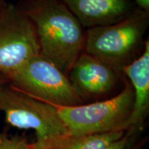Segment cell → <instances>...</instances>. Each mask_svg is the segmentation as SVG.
<instances>
[{
    "mask_svg": "<svg viewBox=\"0 0 149 149\" xmlns=\"http://www.w3.org/2000/svg\"><path fill=\"white\" fill-rule=\"evenodd\" d=\"M17 6L32 22L40 54L68 76L84 51L85 31L60 0H19Z\"/></svg>",
    "mask_w": 149,
    "mask_h": 149,
    "instance_id": "obj_1",
    "label": "cell"
},
{
    "mask_svg": "<svg viewBox=\"0 0 149 149\" xmlns=\"http://www.w3.org/2000/svg\"><path fill=\"white\" fill-rule=\"evenodd\" d=\"M0 149H35L33 143H29L24 136H8L1 133Z\"/></svg>",
    "mask_w": 149,
    "mask_h": 149,
    "instance_id": "obj_12",
    "label": "cell"
},
{
    "mask_svg": "<svg viewBox=\"0 0 149 149\" xmlns=\"http://www.w3.org/2000/svg\"><path fill=\"white\" fill-rule=\"evenodd\" d=\"M8 83V79H7L5 76H3V74H0V88H1L3 85L6 84Z\"/></svg>",
    "mask_w": 149,
    "mask_h": 149,
    "instance_id": "obj_14",
    "label": "cell"
},
{
    "mask_svg": "<svg viewBox=\"0 0 149 149\" xmlns=\"http://www.w3.org/2000/svg\"><path fill=\"white\" fill-rule=\"evenodd\" d=\"M139 8L149 12V0H133Z\"/></svg>",
    "mask_w": 149,
    "mask_h": 149,
    "instance_id": "obj_13",
    "label": "cell"
},
{
    "mask_svg": "<svg viewBox=\"0 0 149 149\" xmlns=\"http://www.w3.org/2000/svg\"><path fill=\"white\" fill-rule=\"evenodd\" d=\"M8 81L13 88L56 107L84 104L72 88L68 76L41 54L29 59Z\"/></svg>",
    "mask_w": 149,
    "mask_h": 149,
    "instance_id": "obj_5",
    "label": "cell"
},
{
    "mask_svg": "<svg viewBox=\"0 0 149 149\" xmlns=\"http://www.w3.org/2000/svg\"><path fill=\"white\" fill-rule=\"evenodd\" d=\"M133 89L134 102L129 128L144 130L149 113V40L145 42L144 51L138 58L122 70Z\"/></svg>",
    "mask_w": 149,
    "mask_h": 149,
    "instance_id": "obj_9",
    "label": "cell"
},
{
    "mask_svg": "<svg viewBox=\"0 0 149 149\" xmlns=\"http://www.w3.org/2000/svg\"><path fill=\"white\" fill-rule=\"evenodd\" d=\"M68 77L74 92L84 103L108 95L125 76L97 57L83 51L70 68Z\"/></svg>",
    "mask_w": 149,
    "mask_h": 149,
    "instance_id": "obj_7",
    "label": "cell"
},
{
    "mask_svg": "<svg viewBox=\"0 0 149 149\" xmlns=\"http://www.w3.org/2000/svg\"><path fill=\"white\" fill-rule=\"evenodd\" d=\"M148 26L149 12L137 8L116 23L87 29L84 51L123 74V69L144 51Z\"/></svg>",
    "mask_w": 149,
    "mask_h": 149,
    "instance_id": "obj_2",
    "label": "cell"
},
{
    "mask_svg": "<svg viewBox=\"0 0 149 149\" xmlns=\"http://www.w3.org/2000/svg\"><path fill=\"white\" fill-rule=\"evenodd\" d=\"M40 54L32 22L16 4L7 3L0 14V74L7 79Z\"/></svg>",
    "mask_w": 149,
    "mask_h": 149,
    "instance_id": "obj_6",
    "label": "cell"
},
{
    "mask_svg": "<svg viewBox=\"0 0 149 149\" xmlns=\"http://www.w3.org/2000/svg\"><path fill=\"white\" fill-rule=\"evenodd\" d=\"M126 130L84 135H68L42 149H107L122 137Z\"/></svg>",
    "mask_w": 149,
    "mask_h": 149,
    "instance_id": "obj_10",
    "label": "cell"
},
{
    "mask_svg": "<svg viewBox=\"0 0 149 149\" xmlns=\"http://www.w3.org/2000/svg\"><path fill=\"white\" fill-rule=\"evenodd\" d=\"M142 132L143 130L128 128L124 135L107 149H144L148 137L142 136Z\"/></svg>",
    "mask_w": 149,
    "mask_h": 149,
    "instance_id": "obj_11",
    "label": "cell"
},
{
    "mask_svg": "<svg viewBox=\"0 0 149 149\" xmlns=\"http://www.w3.org/2000/svg\"><path fill=\"white\" fill-rule=\"evenodd\" d=\"M60 1L87 29L116 23L138 8L133 0Z\"/></svg>",
    "mask_w": 149,
    "mask_h": 149,
    "instance_id": "obj_8",
    "label": "cell"
},
{
    "mask_svg": "<svg viewBox=\"0 0 149 149\" xmlns=\"http://www.w3.org/2000/svg\"><path fill=\"white\" fill-rule=\"evenodd\" d=\"M0 112L12 127L34 130L35 149H42L69 135L55 106L33 97L8 84L0 88Z\"/></svg>",
    "mask_w": 149,
    "mask_h": 149,
    "instance_id": "obj_4",
    "label": "cell"
},
{
    "mask_svg": "<svg viewBox=\"0 0 149 149\" xmlns=\"http://www.w3.org/2000/svg\"><path fill=\"white\" fill-rule=\"evenodd\" d=\"M7 3H8L6 1V0H0V14L1 13V12L5 8V7L6 6Z\"/></svg>",
    "mask_w": 149,
    "mask_h": 149,
    "instance_id": "obj_15",
    "label": "cell"
},
{
    "mask_svg": "<svg viewBox=\"0 0 149 149\" xmlns=\"http://www.w3.org/2000/svg\"><path fill=\"white\" fill-rule=\"evenodd\" d=\"M0 136H1V133H0Z\"/></svg>",
    "mask_w": 149,
    "mask_h": 149,
    "instance_id": "obj_16",
    "label": "cell"
},
{
    "mask_svg": "<svg viewBox=\"0 0 149 149\" xmlns=\"http://www.w3.org/2000/svg\"><path fill=\"white\" fill-rule=\"evenodd\" d=\"M133 102V87L125 77L124 87L111 98L72 107H55L69 135H84L126 130Z\"/></svg>",
    "mask_w": 149,
    "mask_h": 149,
    "instance_id": "obj_3",
    "label": "cell"
}]
</instances>
